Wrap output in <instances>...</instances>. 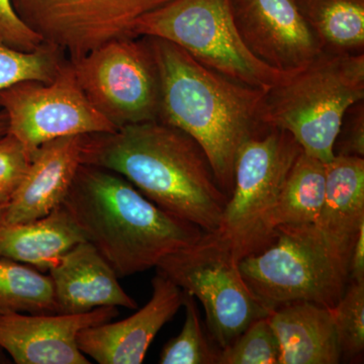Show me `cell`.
Masks as SVG:
<instances>
[{
  "instance_id": "cell-1",
  "label": "cell",
  "mask_w": 364,
  "mask_h": 364,
  "mask_svg": "<svg viewBox=\"0 0 364 364\" xmlns=\"http://www.w3.org/2000/svg\"><path fill=\"white\" fill-rule=\"evenodd\" d=\"M83 164L123 176L169 214L213 233L229 196L203 148L183 131L160 121L85 136Z\"/></svg>"
},
{
  "instance_id": "cell-2",
  "label": "cell",
  "mask_w": 364,
  "mask_h": 364,
  "mask_svg": "<svg viewBox=\"0 0 364 364\" xmlns=\"http://www.w3.org/2000/svg\"><path fill=\"white\" fill-rule=\"evenodd\" d=\"M147 38L159 72L160 121L183 131L203 148L218 184L229 196L239 150L267 128L262 122L267 91L203 66L169 41Z\"/></svg>"
},
{
  "instance_id": "cell-3",
  "label": "cell",
  "mask_w": 364,
  "mask_h": 364,
  "mask_svg": "<svg viewBox=\"0 0 364 364\" xmlns=\"http://www.w3.org/2000/svg\"><path fill=\"white\" fill-rule=\"evenodd\" d=\"M61 205L119 279L156 267L205 233L158 207L123 176L83 163Z\"/></svg>"
},
{
  "instance_id": "cell-4",
  "label": "cell",
  "mask_w": 364,
  "mask_h": 364,
  "mask_svg": "<svg viewBox=\"0 0 364 364\" xmlns=\"http://www.w3.org/2000/svg\"><path fill=\"white\" fill-rule=\"evenodd\" d=\"M355 239L329 233L316 223L280 227L238 265L249 289L269 312L296 301L332 309L348 286Z\"/></svg>"
},
{
  "instance_id": "cell-5",
  "label": "cell",
  "mask_w": 364,
  "mask_h": 364,
  "mask_svg": "<svg viewBox=\"0 0 364 364\" xmlns=\"http://www.w3.org/2000/svg\"><path fill=\"white\" fill-rule=\"evenodd\" d=\"M364 98V53L323 51L265 92L263 124L289 132L306 154L326 163L345 114Z\"/></svg>"
},
{
  "instance_id": "cell-6",
  "label": "cell",
  "mask_w": 364,
  "mask_h": 364,
  "mask_svg": "<svg viewBox=\"0 0 364 364\" xmlns=\"http://www.w3.org/2000/svg\"><path fill=\"white\" fill-rule=\"evenodd\" d=\"M133 36L169 41L203 66L251 87L267 91L289 75L249 51L232 0H171L138 18Z\"/></svg>"
},
{
  "instance_id": "cell-7",
  "label": "cell",
  "mask_w": 364,
  "mask_h": 364,
  "mask_svg": "<svg viewBox=\"0 0 364 364\" xmlns=\"http://www.w3.org/2000/svg\"><path fill=\"white\" fill-rule=\"evenodd\" d=\"M238 263L218 235L205 232L200 240L169 254L156 267L158 273L198 299L210 338L220 349L270 314L249 289Z\"/></svg>"
},
{
  "instance_id": "cell-8",
  "label": "cell",
  "mask_w": 364,
  "mask_h": 364,
  "mask_svg": "<svg viewBox=\"0 0 364 364\" xmlns=\"http://www.w3.org/2000/svg\"><path fill=\"white\" fill-rule=\"evenodd\" d=\"M301 146L289 132L267 127L244 143L237 155L233 189L213 232L240 261L267 240V220Z\"/></svg>"
},
{
  "instance_id": "cell-9",
  "label": "cell",
  "mask_w": 364,
  "mask_h": 364,
  "mask_svg": "<svg viewBox=\"0 0 364 364\" xmlns=\"http://www.w3.org/2000/svg\"><path fill=\"white\" fill-rule=\"evenodd\" d=\"M69 61L90 104L117 129L159 119L161 86L147 37L112 41Z\"/></svg>"
},
{
  "instance_id": "cell-10",
  "label": "cell",
  "mask_w": 364,
  "mask_h": 364,
  "mask_svg": "<svg viewBox=\"0 0 364 364\" xmlns=\"http://www.w3.org/2000/svg\"><path fill=\"white\" fill-rule=\"evenodd\" d=\"M0 109L7 116V133L18 138L31 156L54 139L117 130L85 97L69 60L51 82L25 80L0 90Z\"/></svg>"
},
{
  "instance_id": "cell-11",
  "label": "cell",
  "mask_w": 364,
  "mask_h": 364,
  "mask_svg": "<svg viewBox=\"0 0 364 364\" xmlns=\"http://www.w3.org/2000/svg\"><path fill=\"white\" fill-rule=\"evenodd\" d=\"M171 0H11L18 18L43 42L76 59L112 41L135 38L144 14Z\"/></svg>"
},
{
  "instance_id": "cell-12",
  "label": "cell",
  "mask_w": 364,
  "mask_h": 364,
  "mask_svg": "<svg viewBox=\"0 0 364 364\" xmlns=\"http://www.w3.org/2000/svg\"><path fill=\"white\" fill-rule=\"evenodd\" d=\"M232 6L249 51L275 70L293 74L324 51L296 0H232Z\"/></svg>"
},
{
  "instance_id": "cell-13",
  "label": "cell",
  "mask_w": 364,
  "mask_h": 364,
  "mask_svg": "<svg viewBox=\"0 0 364 364\" xmlns=\"http://www.w3.org/2000/svg\"><path fill=\"white\" fill-rule=\"evenodd\" d=\"M119 315L117 306L81 314H0V347L18 364H90L79 333Z\"/></svg>"
},
{
  "instance_id": "cell-14",
  "label": "cell",
  "mask_w": 364,
  "mask_h": 364,
  "mask_svg": "<svg viewBox=\"0 0 364 364\" xmlns=\"http://www.w3.org/2000/svg\"><path fill=\"white\" fill-rule=\"evenodd\" d=\"M151 299L131 317L86 328L79 349L100 364H141L151 343L183 304V291L164 275L152 279Z\"/></svg>"
},
{
  "instance_id": "cell-15",
  "label": "cell",
  "mask_w": 364,
  "mask_h": 364,
  "mask_svg": "<svg viewBox=\"0 0 364 364\" xmlns=\"http://www.w3.org/2000/svg\"><path fill=\"white\" fill-rule=\"evenodd\" d=\"M85 136L54 139L33 152L23 181L0 212L1 224L35 221L61 207L82 164Z\"/></svg>"
},
{
  "instance_id": "cell-16",
  "label": "cell",
  "mask_w": 364,
  "mask_h": 364,
  "mask_svg": "<svg viewBox=\"0 0 364 364\" xmlns=\"http://www.w3.org/2000/svg\"><path fill=\"white\" fill-rule=\"evenodd\" d=\"M58 313L81 314L104 306L136 309L109 263L87 241L62 256L49 270Z\"/></svg>"
},
{
  "instance_id": "cell-17",
  "label": "cell",
  "mask_w": 364,
  "mask_h": 364,
  "mask_svg": "<svg viewBox=\"0 0 364 364\" xmlns=\"http://www.w3.org/2000/svg\"><path fill=\"white\" fill-rule=\"evenodd\" d=\"M267 318L279 341V364H337L341 360L330 309L296 301L275 309Z\"/></svg>"
},
{
  "instance_id": "cell-18",
  "label": "cell",
  "mask_w": 364,
  "mask_h": 364,
  "mask_svg": "<svg viewBox=\"0 0 364 364\" xmlns=\"http://www.w3.org/2000/svg\"><path fill=\"white\" fill-rule=\"evenodd\" d=\"M85 241L70 215L59 207L35 221L0 223V257L49 272L74 246Z\"/></svg>"
},
{
  "instance_id": "cell-19",
  "label": "cell",
  "mask_w": 364,
  "mask_h": 364,
  "mask_svg": "<svg viewBox=\"0 0 364 364\" xmlns=\"http://www.w3.org/2000/svg\"><path fill=\"white\" fill-rule=\"evenodd\" d=\"M316 224L355 239L364 225V158L336 155L326 163L325 202Z\"/></svg>"
},
{
  "instance_id": "cell-20",
  "label": "cell",
  "mask_w": 364,
  "mask_h": 364,
  "mask_svg": "<svg viewBox=\"0 0 364 364\" xmlns=\"http://www.w3.org/2000/svg\"><path fill=\"white\" fill-rule=\"evenodd\" d=\"M325 191V163L301 151L268 215L267 240L277 228L317 222L324 205Z\"/></svg>"
},
{
  "instance_id": "cell-21",
  "label": "cell",
  "mask_w": 364,
  "mask_h": 364,
  "mask_svg": "<svg viewBox=\"0 0 364 364\" xmlns=\"http://www.w3.org/2000/svg\"><path fill=\"white\" fill-rule=\"evenodd\" d=\"M328 52L364 53V0H296Z\"/></svg>"
},
{
  "instance_id": "cell-22",
  "label": "cell",
  "mask_w": 364,
  "mask_h": 364,
  "mask_svg": "<svg viewBox=\"0 0 364 364\" xmlns=\"http://www.w3.org/2000/svg\"><path fill=\"white\" fill-rule=\"evenodd\" d=\"M7 313H58L50 275L0 257V314Z\"/></svg>"
},
{
  "instance_id": "cell-23",
  "label": "cell",
  "mask_w": 364,
  "mask_h": 364,
  "mask_svg": "<svg viewBox=\"0 0 364 364\" xmlns=\"http://www.w3.org/2000/svg\"><path fill=\"white\" fill-rule=\"evenodd\" d=\"M64 54L47 43L31 52L0 43V90L25 80L51 82L66 60Z\"/></svg>"
},
{
  "instance_id": "cell-24",
  "label": "cell",
  "mask_w": 364,
  "mask_h": 364,
  "mask_svg": "<svg viewBox=\"0 0 364 364\" xmlns=\"http://www.w3.org/2000/svg\"><path fill=\"white\" fill-rule=\"evenodd\" d=\"M186 321L181 333L170 339L160 353L161 364H218L219 347L208 341L195 296L183 291Z\"/></svg>"
},
{
  "instance_id": "cell-25",
  "label": "cell",
  "mask_w": 364,
  "mask_h": 364,
  "mask_svg": "<svg viewBox=\"0 0 364 364\" xmlns=\"http://www.w3.org/2000/svg\"><path fill=\"white\" fill-rule=\"evenodd\" d=\"M330 311L341 358H359L364 350V282H349L339 303Z\"/></svg>"
},
{
  "instance_id": "cell-26",
  "label": "cell",
  "mask_w": 364,
  "mask_h": 364,
  "mask_svg": "<svg viewBox=\"0 0 364 364\" xmlns=\"http://www.w3.org/2000/svg\"><path fill=\"white\" fill-rule=\"evenodd\" d=\"M279 341L267 317L255 321L221 349L218 364H279Z\"/></svg>"
},
{
  "instance_id": "cell-27",
  "label": "cell",
  "mask_w": 364,
  "mask_h": 364,
  "mask_svg": "<svg viewBox=\"0 0 364 364\" xmlns=\"http://www.w3.org/2000/svg\"><path fill=\"white\" fill-rule=\"evenodd\" d=\"M30 153L11 134L0 136V191L11 196L30 166Z\"/></svg>"
},
{
  "instance_id": "cell-28",
  "label": "cell",
  "mask_w": 364,
  "mask_h": 364,
  "mask_svg": "<svg viewBox=\"0 0 364 364\" xmlns=\"http://www.w3.org/2000/svg\"><path fill=\"white\" fill-rule=\"evenodd\" d=\"M0 43L25 52L33 51L44 43L18 18L11 0H0Z\"/></svg>"
},
{
  "instance_id": "cell-29",
  "label": "cell",
  "mask_w": 364,
  "mask_h": 364,
  "mask_svg": "<svg viewBox=\"0 0 364 364\" xmlns=\"http://www.w3.org/2000/svg\"><path fill=\"white\" fill-rule=\"evenodd\" d=\"M334 155L364 158L363 100L352 105L345 114L334 143Z\"/></svg>"
},
{
  "instance_id": "cell-30",
  "label": "cell",
  "mask_w": 364,
  "mask_h": 364,
  "mask_svg": "<svg viewBox=\"0 0 364 364\" xmlns=\"http://www.w3.org/2000/svg\"><path fill=\"white\" fill-rule=\"evenodd\" d=\"M364 282V225L360 227L349 260V282Z\"/></svg>"
},
{
  "instance_id": "cell-31",
  "label": "cell",
  "mask_w": 364,
  "mask_h": 364,
  "mask_svg": "<svg viewBox=\"0 0 364 364\" xmlns=\"http://www.w3.org/2000/svg\"><path fill=\"white\" fill-rule=\"evenodd\" d=\"M9 130V121L6 112L0 109V136L6 135Z\"/></svg>"
},
{
  "instance_id": "cell-32",
  "label": "cell",
  "mask_w": 364,
  "mask_h": 364,
  "mask_svg": "<svg viewBox=\"0 0 364 364\" xmlns=\"http://www.w3.org/2000/svg\"><path fill=\"white\" fill-rule=\"evenodd\" d=\"M9 196L7 193H4V191H0V212H1L2 208H4V205H6L7 202H9Z\"/></svg>"
},
{
  "instance_id": "cell-33",
  "label": "cell",
  "mask_w": 364,
  "mask_h": 364,
  "mask_svg": "<svg viewBox=\"0 0 364 364\" xmlns=\"http://www.w3.org/2000/svg\"><path fill=\"white\" fill-rule=\"evenodd\" d=\"M7 355L9 354L0 347V364L11 363V359Z\"/></svg>"
}]
</instances>
